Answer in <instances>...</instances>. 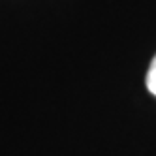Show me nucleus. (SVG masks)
Returning a JSON list of instances; mask_svg holds the SVG:
<instances>
[{"label":"nucleus","mask_w":156,"mask_h":156,"mask_svg":"<svg viewBox=\"0 0 156 156\" xmlns=\"http://www.w3.org/2000/svg\"><path fill=\"white\" fill-rule=\"evenodd\" d=\"M147 88H149V92L152 96H156V55H154V58L151 60V66H149V72H147Z\"/></svg>","instance_id":"1"}]
</instances>
